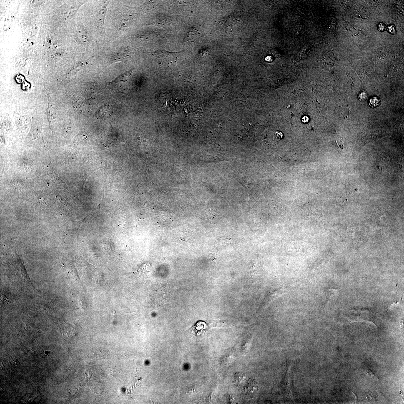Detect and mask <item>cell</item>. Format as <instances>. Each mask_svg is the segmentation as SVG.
Listing matches in <instances>:
<instances>
[{"instance_id": "6da1fadb", "label": "cell", "mask_w": 404, "mask_h": 404, "mask_svg": "<svg viewBox=\"0 0 404 404\" xmlns=\"http://www.w3.org/2000/svg\"><path fill=\"white\" fill-rule=\"evenodd\" d=\"M108 2H104L101 4L98 9L97 14L96 15V21H97L98 28L104 32V23L105 18L106 12L107 9Z\"/></svg>"}, {"instance_id": "7a4b0ae2", "label": "cell", "mask_w": 404, "mask_h": 404, "mask_svg": "<svg viewBox=\"0 0 404 404\" xmlns=\"http://www.w3.org/2000/svg\"><path fill=\"white\" fill-rule=\"evenodd\" d=\"M155 56L158 60L167 64H171L177 59L176 53L166 51H158L155 53Z\"/></svg>"}, {"instance_id": "3957f363", "label": "cell", "mask_w": 404, "mask_h": 404, "mask_svg": "<svg viewBox=\"0 0 404 404\" xmlns=\"http://www.w3.org/2000/svg\"><path fill=\"white\" fill-rule=\"evenodd\" d=\"M129 51L126 48H121L117 52L115 53L111 56V59L113 62H119L125 60L129 57Z\"/></svg>"}, {"instance_id": "277c9868", "label": "cell", "mask_w": 404, "mask_h": 404, "mask_svg": "<svg viewBox=\"0 0 404 404\" xmlns=\"http://www.w3.org/2000/svg\"><path fill=\"white\" fill-rule=\"evenodd\" d=\"M348 315L351 318H355L356 317L366 318L370 316L371 312L369 310L364 308H355L352 309L349 312Z\"/></svg>"}, {"instance_id": "5b68a950", "label": "cell", "mask_w": 404, "mask_h": 404, "mask_svg": "<svg viewBox=\"0 0 404 404\" xmlns=\"http://www.w3.org/2000/svg\"><path fill=\"white\" fill-rule=\"evenodd\" d=\"M113 115L112 109L109 106H104L101 107L97 113V117L99 118L105 119L109 118Z\"/></svg>"}, {"instance_id": "8992f818", "label": "cell", "mask_w": 404, "mask_h": 404, "mask_svg": "<svg viewBox=\"0 0 404 404\" xmlns=\"http://www.w3.org/2000/svg\"><path fill=\"white\" fill-rule=\"evenodd\" d=\"M132 71H130L125 73V74L121 75L118 77L116 78L114 81H113L111 83L114 84L120 85L127 82L129 76H130L131 74H132Z\"/></svg>"}, {"instance_id": "52a82bcc", "label": "cell", "mask_w": 404, "mask_h": 404, "mask_svg": "<svg viewBox=\"0 0 404 404\" xmlns=\"http://www.w3.org/2000/svg\"><path fill=\"white\" fill-rule=\"evenodd\" d=\"M132 21L131 19H127V18H122L118 20L117 23L118 27L120 29H122V28L127 27L130 25L131 24Z\"/></svg>"}, {"instance_id": "ba28073f", "label": "cell", "mask_w": 404, "mask_h": 404, "mask_svg": "<svg viewBox=\"0 0 404 404\" xmlns=\"http://www.w3.org/2000/svg\"><path fill=\"white\" fill-rule=\"evenodd\" d=\"M246 379L245 374L242 373H236L234 375V383L239 385L244 383Z\"/></svg>"}, {"instance_id": "9c48e42d", "label": "cell", "mask_w": 404, "mask_h": 404, "mask_svg": "<svg viewBox=\"0 0 404 404\" xmlns=\"http://www.w3.org/2000/svg\"><path fill=\"white\" fill-rule=\"evenodd\" d=\"M247 389L250 393H254L257 391L258 389V386L255 380L253 379H250V381L248 384Z\"/></svg>"}, {"instance_id": "30bf717a", "label": "cell", "mask_w": 404, "mask_h": 404, "mask_svg": "<svg viewBox=\"0 0 404 404\" xmlns=\"http://www.w3.org/2000/svg\"><path fill=\"white\" fill-rule=\"evenodd\" d=\"M380 102V101L377 97H373L370 99L369 104L370 106L374 108L378 106Z\"/></svg>"}, {"instance_id": "8fae6325", "label": "cell", "mask_w": 404, "mask_h": 404, "mask_svg": "<svg viewBox=\"0 0 404 404\" xmlns=\"http://www.w3.org/2000/svg\"><path fill=\"white\" fill-rule=\"evenodd\" d=\"M365 373L366 374V375L371 377L373 379H375V380L378 379V378H377L376 375V374H375L373 373V372L371 371L370 370L367 371L365 372Z\"/></svg>"}, {"instance_id": "7c38bea8", "label": "cell", "mask_w": 404, "mask_h": 404, "mask_svg": "<svg viewBox=\"0 0 404 404\" xmlns=\"http://www.w3.org/2000/svg\"><path fill=\"white\" fill-rule=\"evenodd\" d=\"M367 98H368V96L365 92L361 93L359 96V99L362 101L365 100L367 99Z\"/></svg>"}, {"instance_id": "4fadbf2b", "label": "cell", "mask_w": 404, "mask_h": 404, "mask_svg": "<svg viewBox=\"0 0 404 404\" xmlns=\"http://www.w3.org/2000/svg\"><path fill=\"white\" fill-rule=\"evenodd\" d=\"M276 137L278 139H282L283 138V134L280 131H277L275 134Z\"/></svg>"}, {"instance_id": "5bb4252c", "label": "cell", "mask_w": 404, "mask_h": 404, "mask_svg": "<svg viewBox=\"0 0 404 404\" xmlns=\"http://www.w3.org/2000/svg\"><path fill=\"white\" fill-rule=\"evenodd\" d=\"M220 240L221 242H224V243H229V242H231V241L232 240V239L231 238H228L224 237L221 238L220 239Z\"/></svg>"}, {"instance_id": "9a60e30c", "label": "cell", "mask_w": 404, "mask_h": 404, "mask_svg": "<svg viewBox=\"0 0 404 404\" xmlns=\"http://www.w3.org/2000/svg\"><path fill=\"white\" fill-rule=\"evenodd\" d=\"M309 121V118L307 116H304L302 118V121L304 123H306Z\"/></svg>"}, {"instance_id": "2e32d148", "label": "cell", "mask_w": 404, "mask_h": 404, "mask_svg": "<svg viewBox=\"0 0 404 404\" xmlns=\"http://www.w3.org/2000/svg\"><path fill=\"white\" fill-rule=\"evenodd\" d=\"M266 61H268V62H270V61L271 62V61H272V58L271 56H268V57L266 58Z\"/></svg>"}]
</instances>
